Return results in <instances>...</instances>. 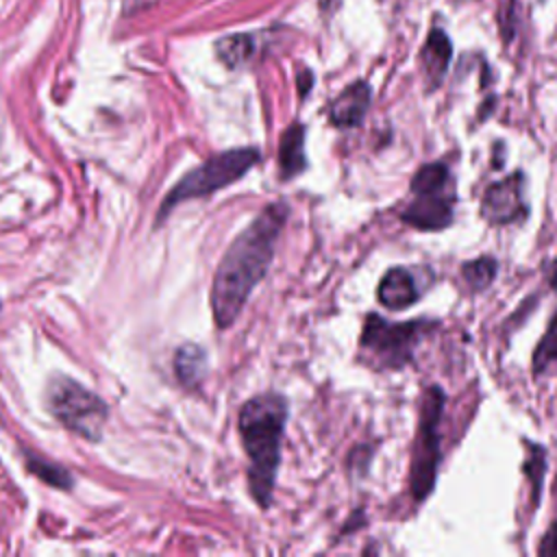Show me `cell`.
Segmentation results:
<instances>
[{
    "mask_svg": "<svg viewBox=\"0 0 557 557\" xmlns=\"http://www.w3.org/2000/svg\"><path fill=\"white\" fill-rule=\"evenodd\" d=\"M537 553L540 555H557V524L550 529V533H546V537H544V542H542V546L537 548Z\"/></svg>",
    "mask_w": 557,
    "mask_h": 557,
    "instance_id": "obj_20",
    "label": "cell"
},
{
    "mask_svg": "<svg viewBox=\"0 0 557 557\" xmlns=\"http://www.w3.org/2000/svg\"><path fill=\"white\" fill-rule=\"evenodd\" d=\"M498 272V263L492 259V257H479V259H472L468 263H463L461 268V274H463V281L470 285V289L479 292V289H485L494 276Z\"/></svg>",
    "mask_w": 557,
    "mask_h": 557,
    "instance_id": "obj_16",
    "label": "cell"
},
{
    "mask_svg": "<svg viewBox=\"0 0 557 557\" xmlns=\"http://www.w3.org/2000/svg\"><path fill=\"white\" fill-rule=\"evenodd\" d=\"M544 468H546L544 448L537 446V444H531V446H529V457H527V461H524V474L531 479V485H533V492H535V500H537V496H540Z\"/></svg>",
    "mask_w": 557,
    "mask_h": 557,
    "instance_id": "obj_19",
    "label": "cell"
},
{
    "mask_svg": "<svg viewBox=\"0 0 557 557\" xmlns=\"http://www.w3.org/2000/svg\"><path fill=\"white\" fill-rule=\"evenodd\" d=\"M50 409L61 424L87 440H98L107 422V405L72 379H57L48 389Z\"/></svg>",
    "mask_w": 557,
    "mask_h": 557,
    "instance_id": "obj_6",
    "label": "cell"
},
{
    "mask_svg": "<svg viewBox=\"0 0 557 557\" xmlns=\"http://www.w3.org/2000/svg\"><path fill=\"white\" fill-rule=\"evenodd\" d=\"M302 141H305V131L300 124H292L281 135V144H278L281 178H294L296 174H300L305 170L307 159H305Z\"/></svg>",
    "mask_w": 557,
    "mask_h": 557,
    "instance_id": "obj_11",
    "label": "cell"
},
{
    "mask_svg": "<svg viewBox=\"0 0 557 557\" xmlns=\"http://www.w3.org/2000/svg\"><path fill=\"white\" fill-rule=\"evenodd\" d=\"M309 87H311V72L305 70V72L298 74V91H300V96H307Z\"/></svg>",
    "mask_w": 557,
    "mask_h": 557,
    "instance_id": "obj_21",
    "label": "cell"
},
{
    "mask_svg": "<svg viewBox=\"0 0 557 557\" xmlns=\"http://www.w3.org/2000/svg\"><path fill=\"white\" fill-rule=\"evenodd\" d=\"M174 370L181 383L198 385L207 374V355L196 344H185L174 355Z\"/></svg>",
    "mask_w": 557,
    "mask_h": 557,
    "instance_id": "obj_13",
    "label": "cell"
},
{
    "mask_svg": "<svg viewBox=\"0 0 557 557\" xmlns=\"http://www.w3.org/2000/svg\"><path fill=\"white\" fill-rule=\"evenodd\" d=\"M450 176H448V168L444 163H426L422 165L413 181H411V191H435V189H444L448 187Z\"/></svg>",
    "mask_w": 557,
    "mask_h": 557,
    "instance_id": "obj_17",
    "label": "cell"
},
{
    "mask_svg": "<svg viewBox=\"0 0 557 557\" xmlns=\"http://www.w3.org/2000/svg\"><path fill=\"white\" fill-rule=\"evenodd\" d=\"M426 329V322H387L370 313L361 331V352L372 368H400L411 361L413 348Z\"/></svg>",
    "mask_w": 557,
    "mask_h": 557,
    "instance_id": "obj_4",
    "label": "cell"
},
{
    "mask_svg": "<svg viewBox=\"0 0 557 557\" xmlns=\"http://www.w3.org/2000/svg\"><path fill=\"white\" fill-rule=\"evenodd\" d=\"M409 207L400 213L403 222L420 231H440L453 222V191L448 187L435 191H418Z\"/></svg>",
    "mask_w": 557,
    "mask_h": 557,
    "instance_id": "obj_8",
    "label": "cell"
},
{
    "mask_svg": "<svg viewBox=\"0 0 557 557\" xmlns=\"http://www.w3.org/2000/svg\"><path fill=\"white\" fill-rule=\"evenodd\" d=\"M261 152L257 148H233L226 152H220L205 163H200L196 170L187 172L165 196L161 202L157 222H161L178 202L189 198H202L209 196L235 181H239L255 163H259Z\"/></svg>",
    "mask_w": 557,
    "mask_h": 557,
    "instance_id": "obj_3",
    "label": "cell"
},
{
    "mask_svg": "<svg viewBox=\"0 0 557 557\" xmlns=\"http://www.w3.org/2000/svg\"><path fill=\"white\" fill-rule=\"evenodd\" d=\"M524 176L522 172L509 174L503 181H496L487 187L481 200V213L490 224H511L522 222L529 213L524 196Z\"/></svg>",
    "mask_w": 557,
    "mask_h": 557,
    "instance_id": "obj_7",
    "label": "cell"
},
{
    "mask_svg": "<svg viewBox=\"0 0 557 557\" xmlns=\"http://www.w3.org/2000/svg\"><path fill=\"white\" fill-rule=\"evenodd\" d=\"M215 52L224 65L239 67L248 63L250 57L255 54V41L250 35H244V33L228 35L215 44Z\"/></svg>",
    "mask_w": 557,
    "mask_h": 557,
    "instance_id": "obj_14",
    "label": "cell"
},
{
    "mask_svg": "<svg viewBox=\"0 0 557 557\" xmlns=\"http://www.w3.org/2000/svg\"><path fill=\"white\" fill-rule=\"evenodd\" d=\"M450 39L446 37V33H442L440 28L431 30L424 48H422V65L426 72V78L431 81V87H435L440 83V78L444 76L448 61H450Z\"/></svg>",
    "mask_w": 557,
    "mask_h": 557,
    "instance_id": "obj_12",
    "label": "cell"
},
{
    "mask_svg": "<svg viewBox=\"0 0 557 557\" xmlns=\"http://www.w3.org/2000/svg\"><path fill=\"white\" fill-rule=\"evenodd\" d=\"M26 466H28V470L33 474H37L41 481H46V483H50L54 487L65 490V487L72 485V476L61 466H57V463H50V461L39 459V457H30Z\"/></svg>",
    "mask_w": 557,
    "mask_h": 557,
    "instance_id": "obj_18",
    "label": "cell"
},
{
    "mask_svg": "<svg viewBox=\"0 0 557 557\" xmlns=\"http://www.w3.org/2000/svg\"><path fill=\"white\" fill-rule=\"evenodd\" d=\"M444 411V394L440 387H429L422 407L420 422L413 442L411 455V494L416 500H422L431 494L437 476L440 463V420Z\"/></svg>",
    "mask_w": 557,
    "mask_h": 557,
    "instance_id": "obj_5",
    "label": "cell"
},
{
    "mask_svg": "<svg viewBox=\"0 0 557 557\" xmlns=\"http://www.w3.org/2000/svg\"><path fill=\"white\" fill-rule=\"evenodd\" d=\"M370 104V87L363 81L348 85L331 104L329 117L339 128H350L361 124Z\"/></svg>",
    "mask_w": 557,
    "mask_h": 557,
    "instance_id": "obj_9",
    "label": "cell"
},
{
    "mask_svg": "<svg viewBox=\"0 0 557 557\" xmlns=\"http://www.w3.org/2000/svg\"><path fill=\"white\" fill-rule=\"evenodd\" d=\"M553 285L557 289V265L553 270ZM557 361V313L553 315L544 337L540 339L537 348H535V355H533V370L535 372H542L546 370L550 363Z\"/></svg>",
    "mask_w": 557,
    "mask_h": 557,
    "instance_id": "obj_15",
    "label": "cell"
},
{
    "mask_svg": "<svg viewBox=\"0 0 557 557\" xmlns=\"http://www.w3.org/2000/svg\"><path fill=\"white\" fill-rule=\"evenodd\" d=\"M152 0H126V4L131 7V9H137V7H144V4H150Z\"/></svg>",
    "mask_w": 557,
    "mask_h": 557,
    "instance_id": "obj_22",
    "label": "cell"
},
{
    "mask_svg": "<svg viewBox=\"0 0 557 557\" xmlns=\"http://www.w3.org/2000/svg\"><path fill=\"white\" fill-rule=\"evenodd\" d=\"M285 218L287 207L283 202L265 207L224 252L211 287L213 320L220 329L237 320L250 292L265 276Z\"/></svg>",
    "mask_w": 557,
    "mask_h": 557,
    "instance_id": "obj_1",
    "label": "cell"
},
{
    "mask_svg": "<svg viewBox=\"0 0 557 557\" xmlns=\"http://www.w3.org/2000/svg\"><path fill=\"white\" fill-rule=\"evenodd\" d=\"M418 285L407 268H392L379 283V300L392 311H403L418 300Z\"/></svg>",
    "mask_w": 557,
    "mask_h": 557,
    "instance_id": "obj_10",
    "label": "cell"
},
{
    "mask_svg": "<svg viewBox=\"0 0 557 557\" xmlns=\"http://www.w3.org/2000/svg\"><path fill=\"white\" fill-rule=\"evenodd\" d=\"M285 422L287 403L274 392L250 398L239 411L237 429L248 455V485L259 507L272 503Z\"/></svg>",
    "mask_w": 557,
    "mask_h": 557,
    "instance_id": "obj_2",
    "label": "cell"
}]
</instances>
